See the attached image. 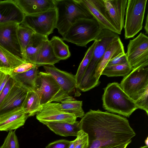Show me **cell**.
Here are the masks:
<instances>
[{"label":"cell","mask_w":148,"mask_h":148,"mask_svg":"<svg viewBox=\"0 0 148 148\" xmlns=\"http://www.w3.org/2000/svg\"><path fill=\"white\" fill-rule=\"evenodd\" d=\"M82 0L87 10L103 29L110 30L118 34L108 15L103 0Z\"/></svg>","instance_id":"obj_15"},{"label":"cell","mask_w":148,"mask_h":148,"mask_svg":"<svg viewBox=\"0 0 148 148\" xmlns=\"http://www.w3.org/2000/svg\"><path fill=\"white\" fill-rule=\"evenodd\" d=\"M21 107L29 117L34 116L40 111L42 105L35 91H29L27 92Z\"/></svg>","instance_id":"obj_25"},{"label":"cell","mask_w":148,"mask_h":148,"mask_svg":"<svg viewBox=\"0 0 148 148\" xmlns=\"http://www.w3.org/2000/svg\"><path fill=\"white\" fill-rule=\"evenodd\" d=\"M148 14H147L146 19L145 20V26L144 27V29L146 32V34H148Z\"/></svg>","instance_id":"obj_41"},{"label":"cell","mask_w":148,"mask_h":148,"mask_svg":"<svg viewBox=\"0 0 148 148\" xmlns=\"http://www.w3.org/2000/svg\"><path fill=\"white\" fill-rule=\"evenodd\" d=\"M29 117L21 106L0 115V131H10L23 125Z\"/></svg>","instance_id":"obj_16"},{"label":"cell","mask_w":148,"mask_h":148,"mask_svg":"<svg viewBox=\"0 0 148 148\" xmlns=\"http://www.w3.org/2000/svg\"><path fill=\"white\" fill-rule=\"evenodd\" d=\"M25 16L14 0H0V23L12 22L20 25Z\"/></svg>","instance_id":"obj_19"},{"label":"cell","mask_w":148,"mask_h":148,"mask_svg":"<svg viewBox=\"0 0 148 148\" xmlns=\"http://www.w3.org/2000/svg\"><path fill=\"white\" fill-rule=\"evenodd\" d=\"M49 42L55 56L60 60L69 58L71 54L69 47L62 39L57 36L53 37Z\"/></svg>","instance_id":"obj_27"},{"label":"cell","mask_w":148,"mask_h":148,"mask_svg":"<svg viewBox=\"0 0 148 148\" xmlns=\"http://www.w3.org/2000/svg\"><path fill=\"white\" fill-rule=\"evenodd\" d=\"M19 25L12 22L0 23V46L23 59L17 35Z\"/></svg>","instance_id":"obj_11"},{"label":"cell","mask_w":148,"mask_h":148,"mask_svg":"<svg viewBox=\"0 0 148 148\" xmlns=\"http://www.w3.org/2000/svg\"><path fill=\"white\" fill-rule=\"evenodd\" d=\"M55 1L58 14L56 28L62 37L77 20L93 18L82 0H55Z\"/></svg>","instance_id":"obj_2"},{"label":"cell","mask_w":148,"mask_h":148,"mask_svg":"<svg viewBox=\"0 0 148 148\" xmlns=\"http://www.w3.org/2000/svg\"><path fill=\"white\" fill-rule=\"evenodd\" d=\"M74 148H87L89 145L87 134L82 130H80L76 138Z\"/></svg>","instance_id":"obj_34"},{"label":"cell","mask_w":148,"mask_h":148,"mask_svg":"<svg viewBox=\"0 0 148 148\" xmlns=\"http://www.w3.org/2000/svg\"><path fill=\"white\" fill-rule=\"evenodd\" d=\"M128 62L125 64L106 66L103 70L101 75L108 77L123 76L129 74L132 71Z\"/></svg>","instance_id":"obj_30"},{"label":"cell","mask_w":148,"mask_h":148,"mask_svg":"<svg viewBox=\"0 0 148 148\" xmlns=\"http://www.w3.org/2000/svg\"><path fill=\"white\" fill-rule=\"evenodd\" d=\"M105 7L111 21L121 34L124 27V17L127 0H103Z\"/></svg>","instance_id":"obj_14"},{"label":"cell","mask_w":148,"mask_h":148,"mask_svg":"<svg viewBox=\"0 0 148 148\" xmlns=\"http://www.w3.org/2000/svg\"><path fill=\"white\" fill-rule=\"evenodd\" d=\"M128 143L118 145H110L103 147L100 148H126L130 144Z\"/></svg>","instance_id":"obj_40"},{"label":"cell","mask_w":148,"mask_h":148,"mask_svg":"<svg viewBox=\"0 0 148 148\" xmlns=\"http://www.w3.org/2000/svg\"><path fill=\"white\" fill-rule=\"evenodd\" d=\"M48 39V36L34 33L25 48L24 61L34 64L38 53Z\"/></svg>","instance_id":"obj_23"},{"label":"cell","mask_w":148,"mask_h":148,"mask_svg":"<svg viewBox=\"0 0 148 148\" xmlns=\"http://www.w3.org/2000/svg\"><path fill=\"white\" fill-rule=\"evenodd\" d=\"M147 1L127 0L124 26L125 39L133 37L142 29Z\"/></svg>","instance_id":"obj_7"},{"label":"cell","mask_w":148,"mask_h":148,"mask_svg":"<svg viewBox=\"0 0 148 148\" xmlns=\"http://www.w3.org/2000/svg\"><path fill=\"white\" fill-rule=\"evenodd\" d=\"M28 91L15 82L0 105V115L21 106Z\"/></svg>","instance_id":"obj_17"},{"label":"cell","mask_w":148,"mask_h":148,"mask_svg":"<svg viewBox=\"0 0 148 148\" xmlns=\"http://www.w3.org/2000/svg\"><path fill=\"white\" fill-rule=\"evenodd\" d=\"M25 15L44 12L55 8V0H14Z\"/></svg>","instance_id":"obj_20"},{"label":"cell","mask_w":148,"mask_h":148,"mask_svg":"<svg viewBox=\"0 0 148 148\" xmlns=\"http://www.w3.org/2000/svg\"><path fill=\"white\" fill-rule=\"evenodd\" d=\"M10 76L7 72L0 69V95Z\"/></svg>","instance_id":"obj_39"},{"label":"cell","mask_w":148,"mask_h":148,"mask_svg":"<svg viewBox=\"0 0 148 148\" xmlns=\"http://www.w3.org/2000/svg\"><path fill=\"white\" fill-rule=\"evenodd\" d=\"M51 130L58 135L68 136H77L80 130L79 121H76L73 124L64 122H44Z\"/></svg>","instance_id":"obj_22"},{"label":"cell","mask_w":148,"mask_h":148,"mask_svg":"<svg viewBox=\"0 0 148 148\" xmlns=\"http://www.w3.org/2000/svg\"><path fill=\"white\" fill-rule=\"evenodd\" d=\"M81 130L88 136L89 143L100 148L130 143L136 134L126 118L120 115L90 110L79 121Z\"/></svg>","instance_id":"obj_1"},{"label":"cell","mask_w":148,"mask_h":148,"mask_svg":"<svg viewBox=\"0 0 148 148\" xmlns=\"http://www.w3.org/2000/svg\"><path fill=\"white\" fill-rule=\"evenodd\" d=\"M119 34L103 29L95 40L97 41L91 60L78 88L83 92L92 89V81L96 67L104 54L108 45Z\"/></svg>","instance_id":"obj_5"},{"label":"cell","mask_w":148,"mask_h":148,"mask_svg":"<svg viewBox=\"0 0 148 148\" xmlns=\"http://www.w3.org/2000/svg\"><path fill=\"white\" fill-rule=\"evenodd\" d=\"M145 143L146 146H148V137H147V138L145 140Z\"/></svg>","instance_id":"obj_43"},{"label":"cell","mask_w":148,"mask_h":148,"mask_svg":"<svg viewBox=\"0 0 148 148\" xmlns=\"http://www.w3.org/2000/svg\"><path fill=\"white\" fill-rule=\"evenodd\" d=\"M59 103L51 102L42 106L36 114V118L40 122H64L73 124L77 117L74 114L62 111Z\"/></svg>","instance_id":"obj_12"},{"label":"cell","mask_w":148,"mask_h":148,"mask_svg":"<svg viewBox=\"0 0 148 148\" xmlns=\"http://www.w3.org/2000/svg\"><path fill=\"white\" fill-rule=\"evenodd\" d=\"M82 101L75 100L73 97L59 103L60 109L63 112L75 115L77 118H82L85 114L82 108Z\"/></svg>","instance_id":"obj_28"},{"label":"cell","mask_w":148,"mask_h":148,"mask_svg":"<svg viewBox=\"0 0 148 148\" xmlns=\"http://www.w3.org/2000/svg\"><path fill=\"white\" fill-rule=\"evenodd\" d=\"M103 29L94 18L80 19L71 26L62 39L79 46L86 47L89 42L95 40Z\"/></svg>","instance_id":"obj_4"},{"label":"cell","mask_w":148,"mask_h":148,"mask_svg":"<svg viewBox=\"0 0 148 148\" xmlns=\"http://www.w3.org/2000/svg\"><path fill=\"white\" fill-rule=\"evenodd\" d=\"M76 141V139L73 140L71 141V143L68 148H74Z\"/></svg>","instance_id":"obj_42"},{"label":"cell","mask_w":148,"mask_h":148,"mask_svg":"<svg viewBox=\"0 0 148 148\" xmlns=\"http://www.w3.org/2000/svg\"><path fill=\"white\" fill-rule=\"evenodd\" d=\"M60 60L55 56L49 40L45 42L36 58L34 64L39 66L47 65H54Z\"/></svg>","instance_id":"obj_24"},{"label":"cell","mask_w":148,"mask_h":148,"mask_svg":"<svg viewBox=\"0 0 148 148\" xmlns=\"http://www.w3.org/2000/svg\"><path fill=\"white\" fill-rule=\"evenodd\" d=\"M139 148H148V146H146L145 145V146H144L141 147H140Z\"/></svg>","instance_id":"obj_44"},{"label":"cell","mask_w":148,"mask_h":148,"mask_svg":"<svg viewBox=\"0 0 148 148\" xmlns=\"http://www.w3.org/2000/svg\"><path fill=\"white\" fill-rule=\"evenodd\" d=\"M148 89L135 101L138 108L144 110L148 115Z\"/></svg>","instance_id":"obj_35"},{"label":"cell","mask_w":148,"mask_h":148,"mask_svg":"<svg viewBox=\"0 0 148 148\" xmlns=\"http://www.w3.org/2000/svg\"><path fill=\"white\" fill-rule=\"evenodd\" d=\"M96 43L97 41L95 40L92 44L88 48L75 75L77 87V88L91 60Z\"/></svg>","instance_id":"obj_29"},{"label":"cell","mask_w":148,"mask_h":148,"mask_svg":"<svg viewBox=\"0 0 148 148\" xmlns=\"http://www.w3.org/2000/svg\"><path fill=\"white\" fill-rule=\"evenodd\" d=\"M34 33L30 29L21 25H19L18 28V37L23 54V60L25 57V48Z\"/></svg>","instance_id":"obj_31"},{"label":"cell","mask_w":148,"mask_h":148,"mask_svg":"<svg viewBox=\"0 0 148 148\" xmlns=\"http://www.w3.org/2000/svg\"><path fill=\"white\" fill-rule=\"evenodd\" d=\"M127 62L125 53H124L121 54L110 60L106 66L121 64Z\"/></svg>","instance_id":"obj_38"},{"label":"cell","mask_w":148,"mask_h":148,"mask_svg":"<svg viewBox=\"0 0 148 148\" xmlns=\"http://www.w3.org/2000/svg\"><path fill=\"white\" fill-rule=\"evenodd\" d=\"M123 90L134 101L148 89V67H139L124 77L120 84Z\"/></svg>","instance_id":"obj_9"},{"label":"cell","mask_w":148,"mask_h":148,"mask_svg":"<svg viewBox=\"0 0 148 148\" xmlns=\"http://www.w3.org/2000/svg\"><path fill=\"white\" fill-rule=\"evenodd\" d=\"M57 16L56 8L40 13L25 15L20 25L29 28L35 33L48 37L56 28Z\"/></svg>","instance_id":"obj_8"},{"label":"cell","mask_w":148,"mask_h":148,"mask_svg":"<svg viewBox=\"0 0 148 148\" xmlns=\"http://www.w3.org/2000/svg\"><path fill=\"white\" fill-rule=\"evenodd\" d=\"M124 53V46L119 36L115 37L108 45L104 54L96 67L92 81V88L99 84V77L108 62L111 59Z\"/></svg>","instance_id":"obj_13"},{"label":"cell","mask_w":148,"mask_h":148,"mask_svg":"<svg viewBox=\"0 0 148 148\" xmlns=\"http://www.w3.org/2000/svg\"><path fill=\"white\" fill-rule=\"evenodd\" d=\"M103 106L109 112L129 117L138 109L135 101L122 89L120 84H108L104 89L102 96Z\"/></svg>","instance_id":"obj_3"},{"label":"cell","mask_w":148,"mask_h":148,"mask_svg":"<svg viewBox=\"0 0 148 148\" xmlns=\"http://www.w3.org/2000/svg\"><path fill=\"white\" fill-rule=\"evenodd\" d=\"M46 72L50 74L62 89L69 94L77 88L75 75L61 70L54 65L43 66Z\"/></svg>","instance_id":"obj_18"},{"label":"cell","mask_w":148,"mask_h":148,"mask_svg":"<svg viewBox=\"0 0 148 148\" xmlns=\"http://www.w3.org/2000/svg\"><path fill=\"white\" fill-rule=\"evenodd\" d=\"M71 141L65 139L58 140L50 143L45 148H68Z\"/></svg>","instance_id":"obj_37"},{"label":"cell","mask_w":148,"mask_h":148,"mask_svg":"<svg viewBox=\"0 0 148 148\" xmlns=\"http://www.w3.org/2000/svg\"><path fill=\"white\" fill-rule=\"evenodd\" d=\"M125 54L132 70L148 66V36L141 32L136 37L130 40Z\"/></svg>","instance_id":"obj_10"},{"label":"cell","mask_w":148,"mask_h":148,"mask_svg":"<svg viewBox=\"0 0 148 148\" xmlns=\"http://www.w3.org/2000/svg\"><path fill=\"white\" fill-rule=\"evenodd\" d=\"M34 91L42 106L53 102L61 103L72 97L62 89L50 74L45 72L38 73Z\"/></svg>","instance_id":"obj_6"},{"label":"cell","mask_w":148,"mask_h":148,"mask_svg":"<svg viewBox=\"0 0 148 148\" xmlns=\"http://www.w3.org/2000/svg\"><path fill=\"white\" fill-rule=\"evenodd\" d=\"M25 62L0 46V68L12 69Z\"/></svg>","instance_id":"obj_26"},{"label":"cell","mask_w":148,"mask_h":148,"mask_svg":"<svg viewBox=\"0 0 148 148\" xmlns=\"http://www.w3.org/2000/svg\"><path fill=\"white\" fill-rule=\"evenodd\" d=\"M38 67L34 66L24 72L10 75L15 82L28 91L34 90L38 74Z\"/></svg>","instance_id":"obj_21"},{"label":"cell","mask_w":148,"mask_h":148,"mask_svg":"<svg viewBox=\"0 0 148 148\" xmlns=\"http://www.w3.org/2000/svg\"><path fill=\"white\" fill-rule=\"evenodd\" d=\"M35 65L25 62L17 66L12 69L0 68L7 72L10 75L20 73L26 72L33 67Z\"/></svg>","instance_id":"obj_33"},{"label":"cell","mask_w":148,"mask_h":148,"mask_svg":"<svg viewBox=\"0 0 148 148\" xmlns=\"http://www.w3.org/2000/svg\"><path fill=\"white\" fill-rule=\"evenodd\" d=\"M0 148H19V144L15 131L9 132Z\"/></svg>","instance_id":"obj_32"},{"label":"cell","mask_w":148,"mask_h":148,"mask_svg":"<svg viewBox=\"0 0 148 148\" xmlns=\"http://www.w3.org/2000/svg\"><path fill=\"white\" fill-rule=\"evenodd\" d=\"M13 78L10 76L0 95V105L15 83Z\"/></svg>","instance_id":"obj_36"}]
</instances>
